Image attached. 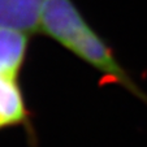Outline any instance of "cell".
<instances>
[{"instance_id": "1", "label": "cell", "mask_w": 147, "mask_h": 147, "mask_svg": "<svg viewBox=\"0 0 147 147\" xmlns=\"http://www.w3.org/2000/svg\"><path fill=\"white\" fill-rule=\"evenodd\" d=\"M40 31L147 102V96L117 63L108 46L83 20L72 0H46L40 16Z\"/></svg>"}, {"instance_id": "3", "label": "cell", "mask_w": 147, "mask_h": 147, "mask_svg": "<svg viewBox=\"0 0 147 147\" xmlns=\"http://www.w3.org/2000/svg\"><path fill=\"white\" fill-rule=\"evenodd\" d=\"M28 35L20 30L0 28V74L17 78L28 50Z\"/></svg>"}, {"instance_id": "4", "label": "cell", "mask_w": 147, "mask_h": 147, "mask_svg": "<svg viewBox=\"0 0 147 147\" xmlns=\"http://www.w3.org/2000/svg\"><path fill=\"white\" fill-rule=\"evenodd\" d=\"M26 119V107L17 78L0 74V129L21 124Z\"/></svg>"}, {"instance_id": "2", "label": "cell", "mask_w": 147, "mask_h": 147, "mask_svg": "<svg viewBox=\"0 0 147 147\" xmlns=\"http://www.w3.org/2000/svg\"><path fill=\"white\" fill-rule=\"evenodd\" d=\"M46 0H0V28L31 34L40 30Z\"/></svg>"}]
</instances>
